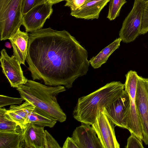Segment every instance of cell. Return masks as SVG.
Instances as JSON below:
<instances>
[{
	"label": "cell",
	"mask_w": 148,
	"mask_h": 148,
	"mask_svg": "<svg viewBox=\"0 0 148 148\" xmlns=\"http://www.w3.org/2000/svg\"><path fill=\"white\" fill-rule=\"evenodd\" d=\"M29 38L27 32L22 31L19 29L9 39L13 48L12 55L21 64L25 65Z\"/></svg>",
	"instance_id": "cell-14"
},
{
	"label": "cell",
	"mask_w": 148,
	"mask_h": 148,
	"mask_svg": "<svg viewBox=\"0 0 148 148\" xmlns=\"http://www.w3.org/2000/svg\"><path fill=\"white\" fill-rule=\"evenodd\" d=\"M53 5L46 1L37 5L22 16V25L26 32H32L42 28L47 19L52 15Z\"/></svg>",
	"instance_id": "cell-9"
},
{
	"label": "cell",
	"mask_w": 148,
	"mask_h": 148,
	"mask_svg": "<svg viewBox=\"0 0 148 148\" xmlns=\"http://www.w3.org/2000/svg\"><path fill=\"white\" fill-rule=\"evenodd\" d=\"M148 32V0H146L141 20L140 35Z\"/></svg>",
	"instance_id": "cell-24"
},
{
	"label": "cell",
	"mask_w": 148,
	"mask_h": 148,
	"mask_svg": "<svg viewBox=\"0 0 148 148\" xmlns=\"http://www.w3.org/2000/svg\"><path fill=\"white\" fill-rule=\"evenodd\" d=\"M5 47L8 49H10L12 47L11 44L8 42H6L5 44Z\"/></svg>",
	"instance_id": "cell-30"
},
{
	"label": "cell",
	"mask_w": 148,
	"mask_h": 148,
	"mask_svg": "<svg viewBox=\"0 0 148 148\" xmlns=\"http://www.w3.org/2000/svg\"><path fill=\"white\" fill-rule=\"evenodd\" d=\"M21 130L23 136L21 148H45L44 127L28 123Z\"/></svg>",
	"instance_id": "cell-13"
},
{
	"label": "cell",
	"mask_w": 148,
	"mask_h": 148,
	"mask_svg": "<svg viewBox=\"0 0 148 148\" xmlns=\"http://www.w3.org/2000/svg\"><path fill=\"white\" fill-rule=\"evenodd\" d=\"M114 124L105 113L103 108L97 112L92 126L100 141L102 148H119L115 134Z\"/></svg>",
	"instance_id": "cell-7"
},
{
	"label": "cell",
	"mask_w": 148,
	"mask_h": 148,
	"mask_svg": "<svg viewBox=\"0 0 148 148\" xmlns=\"http://www.w3.org/2000/svg\"><path fill=\"white\" fill-rule=\"evenodd\" d=\"M109 2L107 18L109 20L112 21L119 16L121 8L127 1L126 0H110Z\"/></svg>",
	"instance_id": "cell-21"
},
{
	"label": "cell",
	"mask_w": 148,
	"mask_h": 148,
	"mask_svg": "<svg viewBox=\"0 0 148 148\" xmlns=\"http://www.w3.org/2000/svg\"><path fill=\"white\" fill-rule=\"evenodd\" d=\"M96 135L90 125L82 123L73 131L72 137L78 148H102Z\"/></svg>",
	"instance_id": "cell-12"
},
{
	"label": "cell",
	"mask_w": 148,
	"mask_h": 148,
	"mask_svg": "<svg viewBox=\"0 0 148 148\" xmlns=\"http://www.w3.org/2000/svg\"><path fill=\"white\" fill-rule=\"evenodd\" d=\"M130 109L129 96L125 90L123 95L117 100L103 108L105 113L115 126L127 129Z\"/></svg>",
	"instance_id": "cell-10"
},
{
	"label": "cell",
	"mask_w": 148,
	"mask_h": 148,
	"mask_svg": "<svg viewBox=\"0 0 148 148\" xmlns=\"http://www.w3.org/2000/svg\"><path fill=\"white\" fill-rule=\"evenodd\" d=\"M110 0H90L79 9L71 11V15L76 18L98 19L101 11Z\"/></svg>",
	"instance_id": "cell-15"
},
{
	"label": "cell",
	"mask_w": 148,
	"mask_h": 148,
	"mask_svg": "<svg viewBox=\"0 0 148 148\" xmlns=\"http://www.w3.org/2000/svg\"><path fill=\"white\" fill-rule=\"evenodd\" d=\"M146 0H134L132 9L123 21L119 32L121 41H134L140 35L142 14Z\"/></svg>",
	"instance_id": "cell-5"
},
{
	"label": "cell",
	"mask_w": 148,
	"mask_h": 148,
	"mask_svg": "<svg viewBox=\"0 0 148 148\" xmlns=\"http://www.w3.org/2000/svg\"><path fill=\"white\" fill-rule=\"evenodd\" d=\"M90 0H66L64 6L70 8L71 11L75 10Z\"/></svg>",
	"instance_id": "cell-27"
},
{
	"label": "cell",
	"mask_w": 148,
	"mask_h": 148,
	"mask_svg": "<svg viewBox=\"0 0 148 148\" xmlns=\"http://www.w3.org/2000/svg\"><path fill=\"white\" fill-rule=\"evenodd\" d=\"M45 148H61L57 141L47 130H45Z\"/></svg>",
	"instance_id": "cell-26"
},
{
	"label": "cell",
	"mask_w": 148,
	"mask_h": 148,
	"mask_svg": "<svg viewBox=\"0 0 148 148\" xmlns=\"http://www.w3.org/2000/svg\"><path fill=\"white\" fill-rule=\"evenodd\" d=\"M24 99L22 98H14L0 95V108L8 105L20 104Z\"/></svg>",
	"instance_id": "cell-23"
},
{
	"label": "cell",
	"mask_w": 148,
	"mask_h": 148,
	"mask_svg": "<svg viewBox=\"0 0 148 148\" xmlns=\"http://www.w3.org/2000/svg\"><path fill=\"white\" fill-rule=\"evenodd\" d=\"M7 111L4 108H0V132H16L18 124L7 114Z\"/></svg>",
	"instance_id": "cell-20"
},
{
	"label": "cell",
	"mask_w": 148,
	"mask_h": 148,
	"mask_svg": "<svg viewBox=\"0 0 148 148\" xmlns=\"http://www.w3.org/2000/svg\"><path fill=\"white\" fill-rule=\"evenodd\" d=\"M22 0H0V40L9 39L22 25Z\"/></svg>",
	"instance_id": "cell-4"
},
{
	"label": "cell",
	"mask_w": 148,
	"mask_h": 148,
	"mask_svg": "<svg viewBox=\"0 0 148 148\" xmlns=\"http://www.w3.org/2000/svg\"><path fill=\"white\" fill-rule=\"evenodd\" d=\"M0 61L2 72L11 87L17 88L26 82L27 79L24 75L21 64L13 55L9 56L4 49L1 51Z\"/></svg>",
	"instance_id": "cell-11"
},
{
	"label": "cell",
	"mask_w": 148,
	"mask_h": 148,
	"mask_svg": "<svg viewBox=\"0 0 148 148\" xmlns=\"http://www.w3.org/2000/svg\"><path fill=\"white\" fill-rule=\"evenodd\" d=\"M127 140L126 148H143L142 140L134 134L131 133Z\"/></svg>",
	"instance_id": "cell-25"
},
{
	"label": "cell",
	"mask_w": 148,
	"mask_h": 148,
	"mask_svg": "<svg viewBox=\"0 0 148 148\" xmlns=\"http://www.w3.org/2000/svg\"><path fill=\"white\" fill-rule=\"evenodd\" d=\"M23 138L21 131L0 132V148H21Z\"/></svg>",
	"instance_id": "cell-18"
},
{
	"label": "cell",
	"mask_w": 148,
	"mask_h": 148,
	"mask_svg": "<svg viewBox=\"0 0 148 148\" xmlns=\"http://www.w3.org/2000/svg\"><path fill=\"white\" fill-rule=\"evenodd\" d=\"M138 75L136 71L132 70L129 71L125 75V90L129 94L130 101L127 129L131 133L134 134L143 140L142 129L135 102Z\"/></svg>",
	"instance_id": "cell-6"
},
{
	"label": "cell",
	"mask_w": 148,
	"mask_h": 148,
	"mask_svg": "<svg viewBox=\"0 0 148 148\" xmlns=\"http://www.w3.org/2000/svg\"><path fill=\"white\" fill-rule=\"evenodd\" d=\"M62 148H78V147L72 137H68L65 140Z\"/></svg>",
	"instance_id": "cell-28"
},
{
	"label": "cell",
	"mask_w": 148,
	"mask_h": 148,
	"mask_svg": "<svg viewBox=\"0 0 148 148\" xmlns=\"http://www.w3.org/2000/svg\"><path fill=\"white\" fill-rule=\"evenodd\" d=\"M29 35L26 60L33 80L69 89L76 79L87 73L88 53L68 31L49 27Z\"/></svg>",
	"instance_id": "cell-1"
},
{
	"label": "cell",
	"mask_w": 148,
	"mask_h": 148,
	"mask_svg": "<svg viewBox=\"0 0 148 148\" xmlns=\"http://www.w3.org/2000/svg\"><path fill=\"white\" fill-rule=\"evenodd\" d=\"M125 84L113 81L90 94L78 98L73 111V117L82 123L92 125L97 112L106 108L123 94Z\"/></svg>",
	"instance_id": "cell-3"
},
{
	"label": "cell",
	"mask_w": 148,
	"mask_h": 148,
	"mask_svg": "<svg viewBox=\"0 0 148 148\" xmlns=\"http://www.w3.org/2000/svg\"><path fill=\"white\" fill-rule=\"evenodd\" d=\"M16 89L21 97L31 103L39 113L57 122L66 120V114L56 98L60 93L66 90L64 86H50L27 79Z\"/></svg>",
	"instance_id": "cell-2"
},
{
	"label": "cell",
	"mask_w": 148,
	"mask_h": 148,
	"mask_svg": "<svg viewBox=\"0 0 148 148\" xmlns=\"http://www.w3.org/2000/svg\"><path fill=\"white\" fill-rule=\"evenodd\" d=\"M121 40L120 37L103 49L96 56L89 61V63L94 69H97L107 62L110 55L119 48Z\"/></svg>",
	"instance_id": "cell-17"
},
{
	"label": "cell",
	"mask_w": 148,
	"mask_h": 148,
	"mask_svg": "<svg viewBox=\"0 0 148 148\" xmlns=\"http://www.w3.org/2000/svg\"><path fill=\"white\" fill-rule=\"evenodd\" d=\"M34 107L27 101L20 105H11L7 111V114L16 123L21 129L25 128V122Z\"/></svg>",
	"instance_id": "cell-16"
},
{
	"label": "cell",
	"mask_w": 148,
	"mask_h": 148,
	"mask_svg": "<svg viewBox=\"0 0 148 148\" xmlns=\"http://www.w3.org/2000/svg\"><path fill=\"white\" fill-rule=\"evenodd\" d=\"M135 102L141 123L143 140L148 145V78L138 75Z\"/></svg>",
	"instance_id": "cell-8"
},
{
	"label": "cell",
	"mask_w": 148,
	"mask_h": 148,
	"mask_svg": "<svg viewBox=\"0 0 148 148\" xmlns=\"http://www.w3.org/2000/svg\"><path fill=\"white\" fill-rule=\"evenodd\" d=\"M57 122L34 109L28 115L25 121V127L27 124L30 123L38 126L51 128L54 126Z\"/></svg>",
	"instance_id": "cell-19"
},
{
	"label": "cell",
	"mask_w": 148,
	"mask_h": 148,
	"mask_svg": "<svg viewBox=\"0 0 148 148\" xmlns=\"http://www.w3.org/2000/svg\"><path fill=\"white\" fill-rule=\"evenodd\" d=\"M65 0H47V1L53 5L59 3L62 1Z\"/></svg>",
	"instance_id": "cell-29"
},
{
	"label": "cell",
	"mask_w": 148,
	"mask_h": 148,
	"mask_svg": "<svg viewBox=\"0 0 148 148\" xmlns=\"http://www.w3.org/2000/svg\"><path fill=\"white\" fill-rule=\"evenodd\" d=\"M47 0H22V16L35 6L45 3Z\"/></svg>",
	"instance_id": "cell-22"
}]
</instances>
